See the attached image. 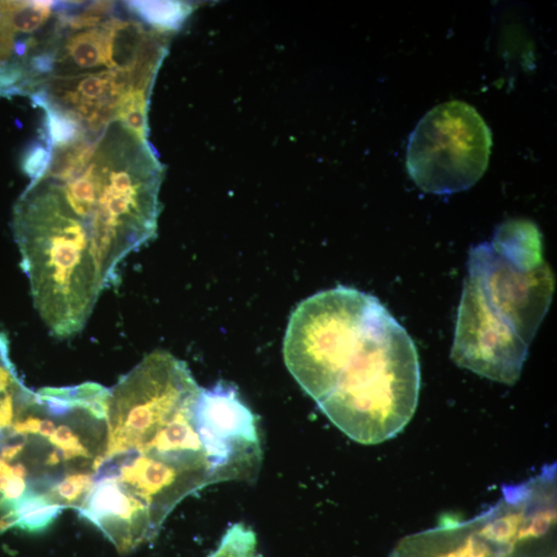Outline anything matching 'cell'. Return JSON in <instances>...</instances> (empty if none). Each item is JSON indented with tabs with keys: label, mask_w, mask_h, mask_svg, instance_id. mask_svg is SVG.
<instances>
[{
	"label": "cell",
	"mask_w": 557,
	"mask_h": 557,
	"mask_svg": "<svg viewBox=\"0 0 557 557\" xmlns=\"http://www.w3.org/2000/svg\"><path fill=\"white\" fill-rule=\"evenodd\" d=\"M389 557H501L480 532L476 517L403 538Z\"/></svg>",
	"instance_id": "ba28073f"
},
{
	"label": "cell",
	"mask_w": 557,
	"mask_h": 557,
	"mask_svg": "<svg viewBox=\"0 0 557 557\" xmlns=\"http://www.w3.org/2000/svg\"><path fill=\"white\" fill-rule=\"evenodd\" d=\"M283 354L307 395L357 443L395 438L415 414L416 346L371 294L340 285L302 302L289 318Z\"/></svg>",
	"instance_id": "7a4b0ae2"
},
{
	"label": "cell",
	"mask_w": 557,
	"mask_h": 557,
	"mask_svg": "<svg viewBox=\"0 0 557 557\" xmlns=\"http://www.w3.org/2000/svg\"><path fill=\"white\" fill-rule=\"evenodd\" d=\"M493 136L467 103L435 107L415 127L407 149V169L424 192L452 194L473 187L485 174Z\"/></svg>",
	"instance_id": "8992f818"
},
{
	"label": "cell",
	"mask_w": 557,
	"mask_h": 557,
	"mask_svg": "<svg viewBox=\"0 0 557 557\" xmlns=\"http://www.w3.org/2000/svg\"><path fill=\"white\" fill-rule=\"evenodd\" d=\"M46 404L19 378L9 341L0 333V535L17 527V511L32 496L49 497L71 474L64 452L41 435Z\"/></svg>",
	"instance_id": "5b68a950"
},
{
	"label": "cell",
	"mask_w": 557,
	"mask_h": 557,
	"mask_svg": "<svg viewBox=\"0 0 557 557\" xmlns=\"http://www.w3.org/2000/svg\"><path fill=\"white\" fill-rule=\"evenodd\" d=\"M556 463L519 484L476 516L482 535L501 557H556Z\"/></svg>",
	"instance_id": "52a82bcc"
},
{
	"label": "cell",
	"mask_w": 557,
	"mask_h": 557,
	"mask_svg": "<svg viewBox=\"0 0 557 557\" xmlns=\"http://www.w3.org/2000/svg\"><path fill=\"white\" fill-rule=\"evenodd\" d=\"M63 510L47 496H32L18 508L16 528L31 534L42 533L52 526Z\"/></svg>",
	"instance_id": "9c48e42d"
},
{
	"label": "cell",
	"mask_w": 557,
	"mask_h": 557,
	"mask_svg": "<svg viewBox=\"0 0 557 557\" xmlns=\"http://www.w3.org/2000/svg\"><path fill=\"white\" fill-rule=\"evenodd\" d=\"M126 10L143 23L173 29L177 28L189 13L188 7L177 3H124Z\"/></svg>",
	"instance_id": "30bf717a"
},
{
	"label": "cell",
	"mask_w": 557,
	"mask_h": 557,
	"mask_svg": "<svg viewBox=\"0 0 557 557\" xmlns=\"http://www.w3.org/2000/svg\"><path fill=\"white\" fill-rule=\"evenodd\" d=\"M95 475L79 473L64 478L50 491L49 498L57 505L77 510L87 498Z\"/></svg>",
	"instance_id": "7c38bea8"
},
{
	"label": "cell",
	"mask_w": 557,
	"mask_h": 557,
	"mask_svg": "<svg viewBox=\"0 0 557 557\" xmlns=\"http://www.w3.org/2000/svg\"><path fill=\"white\" fill-rule=\"evenodd\" d=\"M555 280L538 226L502 223L489 242L473 247L458 308L453 362L514 385L553 299Z\"/></svg>",
	"instance_id": "277c9868"
},
{
	"label": "cell",
	"mask_w": 557,
	"mask_h": 557,
	"mask_svg": "<svg viewBox=\"0 0 557 557\" xmlns=\"http://www.w3.org/2000/svg\"><path fill=\"white\" fill-rule=\"evenodd\" d=\"M161 181L146 140L116 121L101 134L53 146L48 169L15 206L109 286L121 262L156 234Z\"/></svg>",
	"instance_id": "3957f363"
},
{
	"label": "cell",
	"mask_w": 557,
	"mask_h": 557,
	"mask_svg": "<svg viewBox=\"0 0 557 557\" xmlns=\"http://www.w3.org/2000/svg\"><path fill=\"white\" fill-rule=\"evenodd\" d=\"M105 458L150 496L173 504L205 487L253 482L257 421L238 388H202L187 365L155 351L110 389Z\"/></svg>",
	"instance_id": "6da1fadb"
},
{
	"label": "cell",
	"mask_w": 557,
	"mask_h": 557,
	"mask_svg": "<svg viewBox=\"0 0 557 557\" xmlns=\"http://www.w3.org/2000/svg\"><path fill=\"white\" fill-rule=\"evenodd\" d=\"M209 557H262V554L254 531L240 522L227 529Z\"/></svg>",
	"instance_id": "8fae6325"
}]
</instances>
